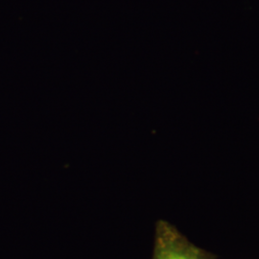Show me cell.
Here are the masks:
<instances>
[{
	"label": "cell",
	"instance_id": "1",
	"mask_svg": "<svg viewBox=\"0 0 259 259\" xmlns=\"http://www.w3.org/2000/svg\"><path fill=\"white\" fill-rule=\"evenodd\" d=\"M154 244L152 259H214L165 220L157 222Z\"/></svg>",
	"mask_w": 259,
	"mask_h": 259
}]
</instances>
